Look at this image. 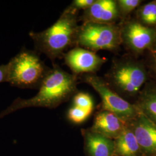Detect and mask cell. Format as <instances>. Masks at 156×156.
I'll use <instances>...</instances> for the list:
<instances>
[{"instance_id": "6da1fadb", "label": "cell", "mask_w": 156, "mask_h": 156, "mask_svg": "<svg viewBox=\"0 0 156 156\" xmlns=\"http://www.w3.org/2000/svg\"><path fill=\"white\" fill-rule=\"evenodd\" d=\"M75 75L66 72L55 65L50 69L38 89V92L31 98H17L0 114V119L17 110L28 107L54 108L69 100L77 90Z\"/></svg>"}, {"instance_id": "7a4b0ae2", "label": "cell", "mask_w": 156, "mask_h": 156, "mask_svg": "<svg viewBox=\"0 0 156 156\" xmlns=\"http://www.w3.org/2000/svg\"><path fill=\"white\" fill-rule=\"evenodd\" d=\"M77 12L69 6L49 28L39 33L31 31L29 35L37 51L45 54L51 60L64 56L66 50L76 44L79 28Z\"/></svg>"}, {"instance_id": "3957f363", "label": "cell", "mask_w": 156, "mask_h": 156, "mask_svg": "<svg viewBox=\"0 0 156 156\" xmlns=\"http://www.w3.org/2000/svg\"><path fill=\"white\" fill-rule=\"evenodd\" d=\"M7 64V82L20 89H38L50 70L41 60L38 52L25 48Z\"/></svg>"}, {"instance_id": "277c9868", "label": "cell", "mask_w": 156, "mask_h": 156, "mask_svg": "<svg viewBox=\"0 0 156 156\" xmlns=\"http://www.w3.org/2000/svg\"><path fill=\"white\" fill-rule=\"evenodd\" d=\"M122 44L120 28L115 24L84 22L79 26L76 44L96 51L116 50Z\"/></svg>"}, {"instance_id": "5b68a950", "label": "cell", "mask_w": 156, "mask_h": 156, "mask_svg": "<svg viewBox=\"0 0 156 156\" xmlns=\"http://www.w3.org/2000/svg\"><path fill=\"white\" fill-rule=\"evenodd\" d=\"M146 79V72L142 66L125 60L117 62L112 68L108 84L117 94L131 97L138 94Z\"/></svg>"}, {"instance_id": "8992f818", "label": "cell", "mask_w": 156, "mask_h": 156, "mask_svg": "<svg viewBox=\"0 0 156 156\" xmlns=\"http://www.w3.org/2000/svg\"><path fill=\"white\" fill-rule=\"evenodd\" d=\"M84 81L100 95L102 101V110L110 112L126 123L134 120L140 110L112 89L106 81L92 73L84 76Z\"/></svg>"}, {"instance_id": "52a82bcc", "label": "cell", "mask_w": 156, "mask_h": 156, "mask_svg": "<svg viewBox=\"0 0 156 156\" xmlns=\"http://www.w3.org/2000/svg\"><path fill=\"white\" fill-rule=\"evenodd\" d=\"M120 31L122 43L134 53L150 48L156 41V31L138 21L126 23Z\"/></svg>"}, {"instance_id": "ba28073f", "label": "cell", "mask_w": 156, "mask_h": 156, "mask_svg": "<svg viewBox=\"0 0 156 156\" xmlns=\"http://www.w3.org/2000/svg\"><path fill=\"white\" fill-rule=\"evenodd\" d=\"M63 57L65 64L74 75L94 73L105 62L94 51L79 46L69 50Z\"/></svg>"}, {"instance_id": "9c48e42d", "label": "cell", "mask_w": 156, "mask_h": 156, "mask_svg": "<svg viewBox=\"0 0 156 156\" xmlns=\"http://www.w3.org/2000/svg\"><path fill=\"white\" fill-rule=\"evenodd\" d=\"M133 131L144 156H156V124L140 111V114L128 123Z\"/></svg>"}, {"instance_id": "30bf717a", "label": "cell", "mask_w": 156, "mask_h": 156, "mask_svg": "<svg viewBox=\"0 0 156 156\" xmlns=\"http://www.w3.org/2000/svg\"><path fill=\"white\" fill-rule=\"evenodd\" d=\"M120 17L117 1L114 0H95L83 15L84 22L106 24H115Z\"/></svg>"}, {"instance_id": "8fae6325", "label": "cell", "mask_w": 156, "mask_h": 156, "mask_svg": "<svg viewBox=\"0 0 156 156\" xmlns=\"http://www.w3.org/2000/svg\"><path fill=\"white\" fill-rule=\"evenodd\" d=\"M127 126V123L115 114L101 110L97 113L93 124L90 129L106 138L115 140L123 133Z\"/></svg>"}, {"instance_id": "7c38bea8", "label": "cell", "mask_w": 156, "mask_h": 156, "mask_svg": "<svg viewBox=\"0 0 156 156\" xmlns=\"http://www.w3.org/2000/svg\"><path fill=\"white\" fill-rule=\"evenodd\" d=\"M84 151L87 156H115V141L92 131L82 129Z\"/></svg>"}, {"instance_id": "4fadbf2b", "label": "cell", "mask_w": 156, "mask_h": 156, "mask_svg": "<svg viewBox=\"0 0 156 156\" xmlns=\"http://www.w3.org/2000/svg\"><path fill=\"white\" fill-rule=\"evenodd\" d=\"M115 141V156H144L133 131L127 126Z\"/></svg>"}, {"instance_id": "5bb4252c", "label": "cell", "mask_w": 156, "mask_h": 156, "mask_svg": "<svg viewBox=\"0 0 156 156\" xmlns=\"http://www.w3.org/2000/svg\"><path fill=\"white\" fill-rule=\"evenodd\" d=\"M135 105L146 117L156 124V93L145 95Z\"/></svg>"}, {"instance_id": "9a60e30c", "label": "cell", "mask_w": 156, "mask_h": 156, "mask_svg": "<svg viewBox=\"0 0 156 156\" xmlns=\"http://www.w3.org/2000/svg\"><path fill=\"white\" fill-rule=\"evenodd\" d=\"M138 22L149 27L156 25V2H151L142 6L138 12Z\"/></svg>"}, {"instance_id": "2e32d148", "label": "cell", "mask_w": 156, "mask_h": 156, "mask_svg": "<svg viewBox=\"0 0 156 156\" xmlns=\"http://www.w3.org/2000/svg\"><path fill=\"white\" fill-rule=\"evenodd\" d=\"M73 106L81 108L84 111L92 113L94 109V102L89 94L80 92L74 95L73 98Z\"/></svg>"}, {"instance_id": "e0dca14e", "label": "cell", "mask_w": 156, "mask_h": 156, "mask_svg": "<svg viewBox=\"0 0 156 156\" xmlns=\"http://www.w3.org/2000/svg\"><path fill=\"white\" fill-rule=\"evenodd\" d=\"M91 113L84 111L76 106H73L68 112V119L75 124H80L84 122Z\"/></svg>"}, {"instance_id": "ac0fdd59", "label": "cell", "mask_w": 156, "mask_h": 156, "mask_svg": "<svg viewBox=\"0 0 156 156\" xmlns=\"http://www.w3.org/2000/svg\"><path fill=\"white\" fill-rule=\"evenodd\" d=\"M116 1L120 17L128 15L140 5L141 2L140 0H118Z\"/></svg>"}, {"instance_id": "d6986e66", "label": "cell", "mask_w": 156, "mask_h": 156, "mask_svg": "<svg viewBox=\"0 0 156 156\" xmlns=\"http://www.w3.org/2000/svg\"><path fill=\"white\" fill-rule=\"evenodd\" d=\"M95 0H74L70 5V7L75 11H86L94 2Z\"/></svg>"}, {"instance_id": "ffe728a7", "label": "cell", "mask_w": 156, "mask_h": 156, "mask_svg": "<svg viewBox=\"0 0 156 156\" xmlns=\"http://www.w3.org/2000/svg\"><path fill=\"white\" fill-rule=\"evenodd\" d=\"M8 73V64H2L0 66V83L7 82Z\"/></svg>"}, {"instance_id": "44dd1931", "label": "cell", "mask_w": 156, "mask_h": 156, "mask_svg": "<svg viewBox=\"0 0 156 156\" xmlns=\"http://www.w3.org/2000/svg\"><path fill=\"white\" fill-rule=\"evenodd\" d=\"M154 58H155V61H156V48L155 49V51H154Z\"/></svg>"}]
</instances>
